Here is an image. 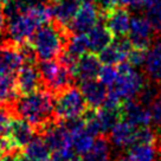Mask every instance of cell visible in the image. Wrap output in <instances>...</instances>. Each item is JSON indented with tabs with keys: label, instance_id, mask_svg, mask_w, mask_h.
<instances>
[{
	"label": "cell",
	"instance_id": "1",
	"mask_svg": "<svg viewBox=\"0 0 161 161\" xmlns=\"http://www.w3.org/2000/svg\"><path fill=\"white\" fill-rule=\"evenodd\" d=\"M13 113L30 122L35 128H45L53 122L55 96L49 89H38L13 102Z\"/></svg>",
	"mask_w": 161,
	"mask_h": 161
},
{
	"label": "cell",
	"instance_id": "2",
	"mask_svg": "<svg viewBox=\"0 0 161 161\" xmlns=\"http://www.w3.org/2000/svg\"><path fill=\"white\" fill-rule=\"evenodd\" d=\"M70 35L71 32L68 26L51 20L37 29L31 37L30 43L38 59H57L64 50Z\"/></svg>",
	"mask_w": 161,
	"mask_h": 161
},
{
	"label": "cell",
	"instance_id": "3",
	"mask_svg": "<svg viewBox=\"0 0 161 161\" xmlns=\"http://www.w3.org/2000/svg\"><path fill=\"white\" fill-rule=\"evenodd\" d=\"M88 109L84 96L80 88L71 86L55 97V119L59 121L72 120L84 115Z\"/></svg>",
	"mask_w": 161,
	"mask_h": 161
},
{
	"label": "cell",
	"instance_id": "4",
	"mask_svg": "<svg viewBox=\"0 0 161 161\" xmlns=\"http://www.w3.org/2000/svg\"><path fill=\"white\" fill-rule=\"evenodd\" d=\"M116 68L119 72L117 78L115 83L109 88L115 90L116 94L123 101L131 100L136 97L142 90V88L145 86L143 76L140 72H137L135 68H133L127 60L119 63Z\"/></svg>",
	"mask_w": 161,
	"mask_h": 161
},
{
	"label": "cell",
	"instance_id": "5",
	"mask_svg": "<svg viewBox=\"0 0 161 161\" xmlns=\"http://www.w3.org/2000/svg\"><path fill=\"white\" fill-rule=\"evenodd\" d=\"M40 23L30 12H23L6 19V37L19 45L25 42H30Z\"/></svg>",
	"mask_w": 161,
	"mask_h": 161
},
{
	"label": "cell",
	"instance_id": "6",
	"mask_svg": "<svg viewBox=\"0 0 161 161\" xmlns=\"http://www.w3.org/2000/svg\"><path fill=\"white\" fill-rule=\"evenodd\" d=\"M103 19V13L96 3L82 4L74 19L68 25L71 33H86Z\"/></svg>",
	"mask_w": 161,
	"mask_h": 161
},
{
	"label": "cell",
	"instance_id": "7",
	"mask_svg": "<svg viewBox=\"0 0 161 161\" xmlns=\"http://www.w3.org/2000/svg\"><path fill=\"white\" fill-rule=\"evenodd\" d=\"M155 33V30L153 29L151 21L147 17L133 15L130 18L128 38L130 40L133 47L148 50L153 44V37Z\"/></svg>",
	"mask_w": 161,
	"mask_h": 161
},
{
	"label": "cell",
	"instance_id": "8",
	"mask_svg": "<svg viewBox=\"0 0 161 161\" xmlns=\"http://www.w3.org/2000/svg\"><path fill=\"white\" fill-rule=\"evenodd\" d=\"M24 65V58L19 46L11 40L0 44V74L17 75Z\"/></svg>",
	"mask_w": 161,
	"mask_h": 161
},
{
	"label": "cell",
	"instance_id": "9",
	"mask_svg": "<svg viewBox=\"0 0 161 161\" xmlns=\"http://www.w3.org/2000/svg\"><path fill=\"white\" fill-rule=\"evenodd\" d=\"M131 47L130 40L127 36L115 37L109 45L98 52V58L102 64L117 65L121 62L127 60V56Z\"/></svg>",
	"mask_w": 161,
	"mask_h": 161
},
{
	"label": "cell",
	"instance_id": "10",
	"mask_svg": "<svg viewBox=\"0 0 161 161\" xmlns=\"http://www.w3.org/2000/svg\"><path fill=\"white\" fill-rule=\"evenodd\" d=\"M44 133V140L50 147L51 152H58L63 149H70L72 148V141H71V133L65 126V123H58L56 125L51 122L45 128L42 129Z\"/></svg>",
	"mask_w": 161,
	"mask_h": 161
},
{
	"label": "cell",
	"instance_id": "11",
	"mask_svg": "<svg viewBox=\"0 0 161 161\" xmlns=\"http://www.w3.org/2000/svg\"><path fill=\"white\" fill-rule=\"evenodd\" d=\"M102 66L98 56L95 52L88 51L77 59L75 66L72 68V76L78 82L88 80H95L98 76L100 69Z\"/></svg>",
	"mask_w": 161,
	"mask_h": 161
},
{
	"label": "cell",
	"instance_id": "12",
	"mask_svg": "<svg viewBox=\"0 0 161 161\" xmlns=\"http://www.w3.org/2000/svg\"><path fill=\"white\" fill-rule=\"evenodd\" d=\"M104 24L114 35V37L128 36L130 26V14L126 7L115 6L114 8L103 13Z\"/></svg>",
	"mask_w": 161,
	"mask_h": 161
},
{
	"label": "cell",
	"instance_id": "13",
	"mask_svg": "<svg viewBox=\"0 0 161 161\" xmlns=\"http://www.w3.org/2000/svg\"><path fill=\"white\" fill-rule=\"evenodd\" d=\"M122 119L130 122L131 125L136 127L149 126L153 122L151 109H147L139 101H134L133 98L123 101Z\"/></svg>",
	"mask_w": 161,
	"mask_h": 161
},
{
	"label": "cell",
	"instance_id": "14",
	"mask_svg": "<svg viewBox=\"0 0 161 161\" xmlns=\"http://www.w3.org/2000/svg\"><path fill=\"white\" fill-rule=\"evenodd\" d=\"M43 80L40 77V72L35 64L24 63L17 74V88L21 95L31 94L33 91L40 89Z\"/></svg>",
	"mask_w": 161,
	"mask_h": 161
},
{
	"label": "cell",
	"instance_id": "15",
	"mask_svg": "<svg viewBox=\"0 0 161 161\" xmlns=\"http://www.w3.org/2000/svg\"><path fill=\"white\" fill-rule=\"evenodd\" d=\"M80 90L84 96L88 107L94 109H98L103 106L108 95L107 86L97 78L80 82Z\"/></svg>",
	"mask_w": 161,
	"mask_h": 161
},
{
	"label": "cell",
	"instance_id": "16",
	"mask_svg": "<svg viewBox=\"0 0 161 161\" xmlns=\"http://www.w3.org/2000/svg\"><path fill=\"white\" fill-rule=\"evenodd\" d=\"M35 127L24 119H21V117L13 119L10 135L7 139L10 140L12 146L14 147L15 149L17 148H23L35 136Z\"/></svg>",
	"mask_w": 161,
	"mask_h": 161
},
{
	"label": "cell",
	"instance_id": "17",
	"mask_svg": "<svg viewBox=\"0 0 161 161\" xmlns=\"http://www.w3.org/2000/svg\"><path fill=\"white\" fill-rule=\"evenodd\" d=\"M52 18L57 23L68 26L80 7V0H50Z\"/></svg>",
	"mask_w": 161,
	"mask_h": 161
},
{
	"label": "cell",
	"instance_id": "18",
	"mask_svg": "<svg viewBox=\"0 0 161 161\" xmlns=\"http://www.w3.org/2000/svg\"><path fill=\"white\" fill-rule=\"evenodd\" d=\"M86 35L88 39L89 51L95 52V53H98L100 51L103 50L115 38L104 23H98L90 31H88Z\"/></svg>",
	"mask_w": 161,
	"mask_h": 161
},
{
	"label": "cell",
	"instance_id": "19",
	"mask_svg": "<svg viewBox=\"0 0 161 161\" xmlns=\"http://www.w3.org/2000/svg\"><path fill=\"white\" fill-rule=\"evenodd\" d=\"M136 128H137L136 126L131 125L130 122L122 119L116 123L109 133L110 134V141L115 146L120 147V148L131 146L134 143Z\"/></svg>",
	"mask_w": 161,
	"mask_h": 161
},
{
	"label": "cell",
	"instance_id": "20",
	"mask_svg": "<svg viewBox=\"0 0 161 161\" xmlns=\"http://www.w3.org/2000/svg\"><path fill=\"white\" fill-rule=\"evenodd\" d=\"M147 75L156 83L161 82V39H158L147 51L145 62Z\"/></svg>",
	"mask_w": 161,
	"mask_h": 161
},
{
	"label": "cell",
	"instance_id": "21",
	"mask_svg": "<svg viewBox=\"0 0 161 161\" xmlns=\"http://www.w3.org/2000/svg\"><path fill=\"white\" fill-rule=\"evenodd\" d=\"M23 155L31 161H46L51 159L52 152L43 136H33L32 140L23 147Z\"/></svg>",
	"mask_w": 161,
	"mask_h": 161
},
{
	"label": "cell",
	"instance_id": "22",
	"mask_svg": "<svg viewBox=\"0 0 161 161\" xmlns=\"http://www.w3.org/2000/svg\"><path fill=\"white\" fill-rule=\"evenodd\" d=\"M17 75L0 74V106H8L17 100Z\"/></svg>",
	"mask_w": 161,
	"mask_h": 161
},
{
	"label": "cell",
	"instance_id": "23",
	"mask_svg": "<svg viewBox=\"0 0 161 161\" xmlns=\"http://www.w3.org/2000/svg\"><path fill=\"white\" fill-rule=\"evenodd\" d=\"M159 151V143H133L128 149L127 158L130 161H155Z\"/></svg>",
	"mask_w": 161,
	"mask_h": 161
},
{
	"label": "cell",
	"instance_id": "24",
	"mask_svg": "<svg viewBox=\"0 0 161 161\" xmlns=\"http://www.w3.org/2000/svg\"><path fill=\"white\" fill-rule=\"evenodd\" d=\"M97 119L100 122L102 135H108L119 121L122 120V107L117 109H110L102 107L97 109Z\"/></svg>",
	"mask_w": 161,
	"mask_h": 161
},
{
	"label": "cell",
	"instance_id": "25",
	"mask_svg": "<svg viewBox=\"0 0 161 161\" xmlns=\"http://www.w3.org/2000/svg\"><path fill=\"white\" fill-rule=\"evenodd\" d=\"M110 156V145L109 140L104 135L98 136L89 152L82 156L83 161H109Z\"/></svg>",
	"mask_w": 161,
	"mask_h": 161
},
{
	"label": "cell",
	"instance_id": "26",
	"mask_svg": "<svg viewBox=\"0 0 161 161\" xmlns=\"http://www.w3.org/2000/svg\"><path fill=\"white\" fill-rule=\"evenodd\" d=\"M71 141H72V149L77 154L83 156L92 147L95 137L91 135L90 133H88V130L84 127L80 130L71 133Z\"/></svg>",
	"mask_w": 161,
	"mask_h": 161
},
{
	"label": "cell",
	"instance_id": "27",
	"mask_svg": "<svg viewBox=\"0 0 161 161\" xmlns=\"http://www.w3.org/2000/svg\"><path fill=\"white\" fill-rule=\"evenodd\" d=\"M134 143H151L158 145L159 143V135L156 134L149 126H142L136 128Z\"/></svg>",
	"mask_w": 161,
	"mask_h": 161
},
{
	"label": "cell",
	"instance_id": "28",
	"mask_svg": "<svg viewBox=\"0 0 161 161\" xmlns=\"http://www.w3.org/2000/svg\"><path fill=\"white\" fill-rule=\"evenodd\" d=\"M13 115L5 106H0V139H7L10 135Z\"/></svg>",
	"mask_w": 161,
	"mask_h": 161
},
{
	"label": "cell",
	"instance_id": "29",
	"mask_svg": "<svg viewBox=\"0 0 161 161\" xmlns=\"http://www.w3.org/2000/svg\"><path fill=\"white\" fill-rule=\"evenodd\" d=\"M117 68L116 65H109V64H103L101 66L97 80L102 82L106 86H111L115 83L116 78H117Z\"/></svg>",
	"mask_w": 161,
	"mask_h": 161
},
{
	"label": "cell",
	"instance_id": "30",
	"mask_svg": "<svg viewBox=\"0 0 161 161\" xmlns=\"http://www.w3.org/2000/svg\"><path fill=\"white\" fill-rule=\"evenodd\" d=\"M147 18L151 21L152 26L156 33H161V0L148 8Z\"/></svg>",
	"mask_w": 161,
	"mask_h": 161
},
{
	"label": "cell",
	"instance_id": "31",
	"mask_svg": "<svg viewBox=\"0 0 161 161\" xmlns=\"http://www.w3.org/2000/svg\"><path fill=\"white\" fill-rule=\"evenodd\" d=\"M158 95H159V92H158V89H156L155 86L145 84V86L142 88V90L139 92V95L136 96V97H137V101L140 102L141 104L147 107L151 106Z\"/></svg>",
	"mask_w": 161,
	"mask_h": 161
},
{
	"label": "cell",
	"instance_id": "32",
	"mask_svg": "<svg viewBox=\"0 0 161 161\" xmlns=\"http://www.w3.org/2000/svg\"><path fill=\"white\" fill-rule=\"evenodd\" d=\"M147 51L148 50H142V49L131 47V50L129 51V53L127 56V62H128L133 68H140V66L145 65Z\"/></svg>",
	"mask_w": 161,
	"mask_h": 161
},
{
	"label": "cell",
	"instance_id": "33",
	"mask_svg": "<svg viewBox=\"0 0 161 161\" xmlns=\"http://www.w3.org/2000/svg\"><path fill=\"white\" fill-rule=\"evenodd\" d=\"M52 161H83L82 155L77 154L72 148L53 152L51 155Z\"/></svg>",
	"mask_w": 161,
	"mask_h": 161
},
{
	"label": "cell",
	"instance_id": "34",
	"mask_svg": "<svg viewBox=\"0 0 161 161\" xmlns=\"http://www.w3.org/2000/svg\"><path fill=\"white\" fill-rule=\"evenodd\" d=\"M151 113L153 122L161 128V94L156 96V98L151 104Z\"/></svg>",
	"mask_w": 161,
	"mask_h": 161
},
{
	"label": "cell",
	"instance_id": "35",
	"mask_svg": "<svg viewBox=\"0 0 161 161\" xmlns=\"http://www.w3.org/2000/svg\"><path fill=\"white\" fill-rule=\"evenodd\" d=\"M6 17L4 13L3 4L0 3V44L6 42Z\"/></svg>",
	"mask_w": 161,
	"mask_h": 161
},
{
	"label": "cell",
	"instance_id": "36",
	"mask_svg": "<svg viewBox=\"0 0 161 161\" xmlns=\"http://www.w3.org/2000/svg\"><path fill=\"white\" fill-rule=\"evenodd\" d=\"M117 6H122L126 8H139L142 5V0H116Z\"/></svg>",
	"mask_w": 161,
	"mask_h": 161
},
{
	"label": "cell",
	"instance_id": "37",
	"mask_svg": "<svg viewBox=\"0 0 161 161\" xmlns=\"http://www.w3.org/2000/svg\"><path fill=\"white\" fill-rule=\"evenodd\" d=\"M1 161H17V155L14 153H5L1 156Z\"/></svg>",
	"mask_w": 161,
	"mask_h": 161
},
{
	"label": "cell",
	"instance_id": "38",
	"mask_svg": "<svg viewBox=\"0 0 161 161\" xmlns=\"http://www.w3.org/2000/svg\"><path fill=\"white\" fill-rule=\"evenodd\" d=\"M82 4H86V3H96V0H80Z\"/></svg>",
	"mask_w": 161,
	"mask_h": 161
},
{
	"label": "cell",
	"instance_id": "39",
	"mask_svg": "<svg viewBox=\"0 0 161 161\" xmlns=\"http://www.w3.org/2000/svg\"><path fill=\"white\" fill-rule=\"evenodd\" d=\"M116 161H130L128 158H120V159H117Z\"/></svg>",
	"mask_w": 161,
	"mask_h": 161
},
{
	"label": "cell",
	"instance_id": "40",
	"mask_svg": "<svg viewBox=\"0 0 161 161\" xmlns=\"http://www.w3.org/2000/svg\"><path fill=\"white\" fill-rule=\"evenodd\" d=\"M7 1H10V0H0V3H1V4H3V5H4V4H6V3H7Z\"/></svg>",
	"mask_w": 161,
	"mask_h": 161
},
{
	"label": "cell",
	"instance_id": "41",
	"mask_svg": "<svg viewBox=\"0 0 161 161\" xmlns=\"http://www.w3.org/2000/svg\"><path fill=\"white\" fill-rule=\"evenodd\" d=\"M0 148H1V139H0Z\"/></svg>",
	"mask_w": 161,
	"mask_h": 161
}]
</instances>
